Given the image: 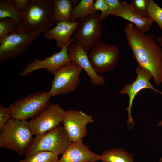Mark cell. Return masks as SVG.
<instances>
[{"mask_svg": "<svg viewBox=\"0 0 162 162\" xmlns=\"http://www.w3.org/2000/svg\"><path fill=\"white\" fill-rule=\"evenodd\" d=\"M128 45L140 66L151 74L155 84L162 83V49L152 37L140 32L131 23L124 28Z\"/></svg>", "mask_w": 162, "mask_h": 162, "instance_id": "obj_1", "label": "cell"}, {"mask_svg": "<svg viewBox=\"0 0 162 162\" xmlns=\"http://www.w3.org/2000/svg\"><path fill=\"white\" fill-rule=\"evenodd\" d=\"M52 0H28L19 28L44 32L55 26Z\"/></svg>", "mask_w": 162, "mask_h": 162, "instance_id": "obj_2", "label": "cell"}, {"mask_svg": "<svg viewBox=\"0 0 162 162\" xmlns=\"http://www.w3.org/2000/svg\"><path fill=\"white\" fill-rule=\"evenodd\" d=\"M0 132V147L13 150L20 156L24 155L34 140L26 120L10 118Z\"/></svg>", "mask_w": 162, "mask_h": 162, "instance_id": "obj_3", "label": "cell"}, {"mask_svg": "<svg viewBox=\"0 0 162 162\" xmlns=\"http://www.w3.org/2000/svg\"><path fill=\"white\" fill-rule=\"evenodd\" d=\"M72 142L64 126L59 125L49 131L36 135L24 155L28 157L44 151L50 152L58 155L62 154Z\"/></svg>", "mask_w": 162, "mask_h": 162, "instance_id": "obj_4", "label": "cell"}, {"mask_svg": "<svg viewBox=\"0 0 162 162\" xmlns=\"http://www.w3.org/2000/svg\"><path fill=\"white\" fill-rule=\"evenodd\" d=\"M40 32L18 28L0 43V61L17 57L25 52L40 35Z\"/></svg>", "mask_w": 162, "mask_h": 162, "instance_id": "obj_5", "label": "cell"}, {"mask_svg": "<svg viewBox=\"0 0 162 162\" xmlns=\"http://www.w3.org/2000/svg\"><path fill=\"white\" fill-rule=\"evenodd\" d=\"M51 97L49 92L38 91L15 100L9 106L12 118L26 120L34 117L45 108Z\"/></svg>", "mask_w": 162, "mask_h": 162, "instance_id": "obj_6", "label": "cell"}, {"mask_svg": "<svg viewBox=\"0 0 162 162\" xmlns=\"http://www.w3.org/2000/svg\"><path fill=\"white\" fill-rule=\"evenodd\" d=\"M98 13L89 15L79 21L74 34V42L79 43L88 53L99 42L102 34V24Z\"/></svg>", "mask_w": 162, "mask_h": 162, "instance_id": "obj_7", "label": "cell"}, {"mask_svg": "<svg viewBox=\"0 0 162 162\" xmlns=\"http://www.w3.org/2000/svg\"><path fill=\"white\" fill-rule=\"evenodd\" d=\"M118 47L100 42L89 52L88 57L95 72L100 75L114 69L120 59Z\"/></svg>", "mask_w": 162, "mask_h": 162, "instance_id": "obj_8", "label": "cell"}, {"mask_svg": "<svg viewBox=\"0 0 162 162\" xmlns=\"http://www.w3.org/2000/svg\"><path fill=\"white\" fill-rule=\"evenodd\" d=\"M82 69L73 62L59 69L54 75L49 92L51 97L74 92L79 85Z\"/></svg>", "mask_w": 162, "mask_h": 162, "instance_id": "obj_9", "label": "cell"}, {"mask_svg": "<svg viewBox=\"0 0 162 162\" xmlns=\"http://www.w3.org/2000/svg\"><path fill=\"white\" fill-rule=\"evenodd\" d=\"M64 111L58 104L50 102L40 113L28 122L33 135L45 133L59 125L62 121Z\"/></svg>", "mask_w": 162, "mask_h": 162, "instance_id": "obj_10", "label": "cell"}, {"mask_svg": "<svg viewBox=\"0 0 162 162\" xmlns=\"http://www.w3.org/2000/svg\"><path fill=\"white\" fill-rule=\"evenodd\" d=\"M73 38L64 46L59 52H55L51 56L43 60L35 58L28 64L20 73V76H26L34 71L41 69H46L51 74L54 75L61 68L72 62L68 54V47Z\"/></svg>", "mask_w": 162, "mask_h": 162, "instance_id": "obj_11", "label": "cell"}, {"mask_svg": "<svg viewBox=\"0 0 162 162\" xmlns=\"http://www.w3.org/2000/svg\"><path fill=\"white\" fill-rule=\"evenodd\" d=\"M137 77L135 81L131 84H125L119 92L121 95L127 94L129 97V105L126 109L128 112L127 122L128 124H134L131 116V109L133 102L139 92L144 89H152L155 92L162 94V92L156 89L150 82L152 77L151 73L147 70L140 66L136 68Z\"/></svg>", "mask_w": 162, "mask_h": 162, "instance_id": "obj_12", "label": "cell"}, {"mask_svg": "<svg viewBox=\"0 0 162 162\" xmlns=\"http://www.w3.org/2000/svg\"><path fill=\"white\" fill-rule=\"evenodd\" d=\"M94 120L92 116L80 110H64L62 122L64 127L73 142L82 140L87 134V125Z\"/></svg>", "mask_w": 162, "mask_h": 162, "instance_id": "obj_13", "label": "cell"}, {"mask_svg": "<svg viewBox=\"0 0 162 162\" xmlns=\"http://www.w3.org/2000/svg\"><path fill=\"white\" fill-rule=\"evenodd\" d=\"M68 52L72 62L85 71L93 85L99 86L105 83L104 77L95 72L90 62L88 53L79 43L74 42L71 44L68 47Z\"/></svg>", "mask_w": 162, "mask_h": 162, "instance_id": "obj_14", "label": "cell"}, {"mask_svg": "<svg viewBox=\"0 0 162 162\" xmlns=\"http://www.w3.org/2000/svg\"><path fill=\"white\" fill-rule=\"evenodd\" d=\"M101 155L91 151L80 140L72 143L58 162H95L101 160Z\"/></svg>", "mask_w": 162, "mask_h": 162, "instance_id": "obj_15", "label": "cell"}, {"mask_svg": "<svg viewBox=\"0 0 162 162\" xmlns=\"http://www.w3.org/2000/svg\"><path fill=\"white\" fill-rule=\"evenodd\" d=\"M80 22H56V26L44 32V36L49 40L55 39L57 47L62 49L71 40L70 37L74 34Z\"/></svg>", "mask_w": 162, "mask_h": 162, "instance_id": "obj_16", "label": "cell"}, {"mask_svg": "<svg viewBox=\"0 0 162 162\" xmlns=\"http://www.w3.org/2000/svg\"><path fill=\"white\" fill-rule=\"evenodd\" d=\"M110 15L119 17L131 22L140 32L144 33L149 30L153 23L150 18L140 16L131 4L127 1H124L120 8L112 13Z\"/></svg>", "mask_w": 162, "mask_h": 162, "instance_id": "obj_17", "label": "cell"}, {"mask_svg": "<svg viewBox=\"0 0 162 162\" xmlns=\"http://www.w3.org/2000/svg\"><path fill=\"white\" fill-rule=\"evenodd\" d=\"M54 19L56 22H71L70 14L73 5L70 0H53Z\"/></svg>", "mask_w": 162, "mask_h": 162, "instance_id": "obj_18", "label": "cell"}, {"mask_svg": "<svg viewBox=\"0 0 162 162\" xmlns=\"http://www.w3.org/2000/svg\"><path fill=\"white\" fill-rule=\"evenodd\" d=\"M93 0H82L74 7L70 14L71 22L80 21L86 16L96 12Z\"/></svg>", "mask_w": 162, "mask_h": 162, "instance_id": "obj_19", "label": "cell"}, {"mask_svg": "<svg viewBox=\"0 0 162 162\" xmlns=\"http://www.w3.org/2000/svg\"><path fill=\"white\" fill-rule=\"evenodd\" d=\"M101 155L102 162H134L132 154L122 148L109 149Z\"/></svg>", "mask_w": 162, "mask_h": 162, "instance_id": "obj_20", "label": "cell"}, {"mask_svg": "<svg viewBox=\"0 0 162 162\" xmlns=\"http://www.w3.org/2000/svg\"><path fill=\"white\" fill-rule=\"evenodd\" d=\"M22 13L13 0H0V20L10 18L15 20L20 26Z\"/></svg>", "mask_w": 162, "mask_h": 162, "instance_id": "obj_21", "label": "cell"}, {"mask_svg": "<svg viewBox=\"0 0 162 162\" xmlns=\"http://www.w3.org/2000/svg\"><path fill=\"white\" fill-rule=\"evenodd\" d=\"M58 155L49 151H40L26 157L19 162H58Z\"/></svg>", "mask_w": 162, "mask_h": 162, "instance_id": "obj_22", "label": "cell"}, {"mask_svg": "<svg viewBox=\"0 0 162 162\" xmlns=\"http://www.w3.org/2000/svg\"><path fill=\"white\" fill-rule=\"evenodd\" d=\"M19 28L17 22L10 18H5L0 20V43L10 34L15 31Z\"/></svg>", "mask_w": 162, "mask_h": 162, "instance_id": "obj_23", "label": "cell"}, {"mask_svg": "<svg viewBox=\"0 0 162 162\" xmlns=\"http://www.w3.org/2000/svg\"><path fill=\"white\" fill-rule=\"evenodd\" d=\"M148 17L156 22L162 30V8L153 0H149L147 6Z\"/></svg>", "mask_w": 162, "mask_h": 162, "instance_id": "obj_24", "label": "cell"}, {"mask_svg": "<svg viewBox=\"0 0 162 162\" xmlns=\"http://www.w3.org/2000/svg\"><path fill=\"white\" fill-rule=\"evenodd\" d=\"M149 2V0H133L130 4L140 16L148 17L147 6Z\"/></svg>", "mask_w": 162, "mask_h": 162, "instance_id": "obj_25", "label": "cell"}, {"mask_svg": "<svg viewBox=\"0 0 162 162\" xmlns=\"http://www.w3.org/2000/svg\"><path fill=\"white\" fill-rule=\"evenodd\" d=\"M108 6L106 11L101 12L100 16V19L101 22L105 18L110 15V14L118 10L122 5L124 1L118 0H105Z\"/></svg>", "mask_w": 162, "mask_h": 162, "instance_id": "obj_26", "label": "cell"}, {"mask_svg": "<svg viewBox=\"0 0 162 162\" xmlns=\"http://www.w3.org/2000/svg\"><path fill=\"white\" fill-rule=\"evenodd\" d=\"M12 114L9 107H5L0 105V131L4 128L8 120L12 118Z\"/></svg>", "mask_w": 162, "mask_h": 162, "instance_id": "obj_27", "label": "cell"}, {"mask_svg": "<svg viewBox=\"0 0 162 162\" xmlns=\"http://www.w3.org/2000/svg\"><path fill=\"white\" fill-rule=\"evenodd\" d=\"M94 6L96 11L100 10L101 12L106 11L108 9V6L105 0H96Z\"/></svg>", "mask_w": 162, "mask_h": 162, "instance_id": "obj_28", "label": "cell"}, {"mask_svg": "<svg viewBox=\"0 0 162 162\" xmlns=\"http://www.w3.org/2000/svg\"><path fill=\"white\" fill-rule=\"evenodd\" d=\"M19 10L22 13L25 11L28 0H13Z\"/></svg>", "mask_w": 162, "mask_h": 162, "instance_id": "obj_29", "label": "cell"}, {"mask_svg": "<svg viewBox=\"0 0 162 162\" xmlns=\"http://www.w3.org/2000/svg\"><path fill=\"white\" fill-rule=\"evenodd\" d=\"M152 37L155 40L160 44V46L162 47V36H155L152 34Z\"/></svg>", "mask_w": 162, "mask_h": 162, "instance_id": "obj_30", "label": "cell"}, {"mask_svg": "<svg viewBox=\"0 0 162 162\" xmlns=\"http://www.w3.org/2000/svg\"><path fill=\"white\" fill-rule=\"evenodd\" d=\"M157 125L159 127H162V120L158 122Z\"/></svg>", "mask_w": 162, "mask_h": 162, "instance_id": "obj_31", "label": "cell"}, {"mask_svg": "<svg viewBox=\"0 0 162 162\" xmlns=\"http://www.w3.org/2000/svg\"><path fill=\"white\" fill-rule=\"evenodd\" d=\"M159 162H162V157L159 158Z\"/></svg>", "mask_w": 162, "mask_h": 162, "instance_id": "obj_32", "label": "cell"}, {"mask_svg": "<svg viewBox=\"0 0 162 162\" xmlns=\"http://www.w3.org/2000/svg\"><path fill=\"white\" fill-rule=\"evenodd\" d=\"M161 84H162V83Z\"/></svg>", "mask_w": 162, "mask_h": 162, "instance_id": "obj_33", "label": "cell"}]
</instances>
